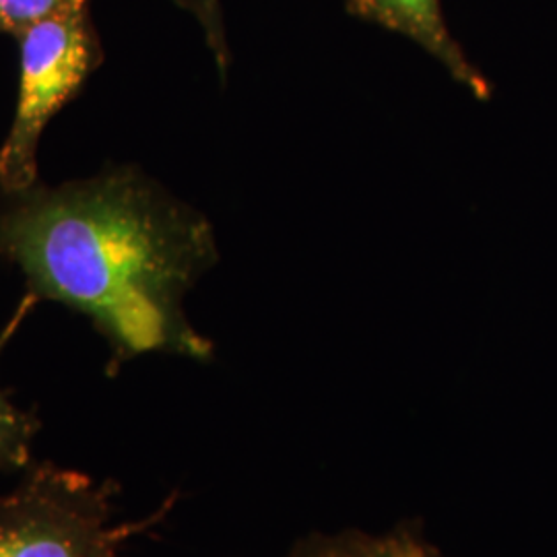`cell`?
<instances>
[{
    "instance_id": "3",
    "label": "cell",
    "mask_w": 557,
    "mask_h": 557,
    "mask_svg": "<svg viewBox=\"0 0 557 557\" xmlns=\"http://www.w3.org/2000/svg\"><path fill=\"white\" fill-rule=\"evenodd\" d=\"M20 91L0 145V190L38 182V147L46 126L73 100L103 60L89 0L40 21L17 36Z\"/></svg>"
},
{
    "instance_id": "6",
    "label": "cell",
    "mask_w": 557,
    "mask_h": 557,
    "mask_svg": "<svg viewBox=\"0 0 557 557\" xmlns=\"http://www.w3.org/2000/svg\"><path fill=\"white\" fill-rule=\"evenodd\" d=\"M38 301L25 294L15 310V314L0 331V358L17 335L25 317L34 310ZM41 421L36 411L23 409L11 395L0 386V471L2 473H25L32 469L34 460V442L40 434Z\"/></svg>"
},
{
    "instance_id": "4",
    "label": "cell",
    "mask_w": 557,
    "mask_h": 557,
    "mask_svg": "<svg viewBox=\"0 0 557 557\" xmlns=\"http://www.w3.org/2000/svg\"><path fill=\"white\" fill-rule=\"evenodd\" d=\"M347 11L416 41L478 100L490 98L487 81L450 34L440 0H347Z\"/></svg>"
},
{
    "instance_id": "1",
    "label": "cell",
    "mask_w": 557,
    "mask_h": 557,
    "mask_svg": "<svg viewBox=\"0 0 557 557\" xmlns=\"http://www.w3.org/2000/svg\"><path fill=\"white\" fill-rule=\"evenodd\" d=\"M0 260L36 301L94 324L110 347V376L147 354H215L184 312L188 292L220 260L215 230L135 165L0 190Z\"/></svg>"
},
{
    "instance_id": "5",
    "label": "cell",
    "mask_w": 557,
    "mask_h": 557,
    "mask_svg": "<svg viewBox=\"0 0 557 557\" xmlns=\"http://www.w3.org/2000/svg\"><path fill=\"white\" fill-rule=\"evenodd\" d=\"M285 557H450L446 556L423 527L409 520L384 533L343 529L335 533L314 531L298 539Z\"/></svg>"
},
{
    "instance_id": "2",
    "label": "cell",
    "mask_w": 557,
    "mask_h": 557,
    "mask_svg": "<svg viewBox=\"0 0 557 557\" xmlns=\"http://www.w3.org/2000/svg\"><path fill=\"white\" fill-rule=\"evenodd\" d=\"M114 479L34 462L20 483L0 496V557H124L133 537L156 527L174 506L140 520H116Z\"/></svg>"
},
{
    "instance_id": "8",
    "label": "cell",
    "mask_w": 557,
    "mask_h": 557,
    "mask_svg": "<svg viewBox=\"0 0 557 557\" xmlns=\"http://www.w3.org/2000/svg\"><path fill=\"white\" fill-rule=\"evenodd\" d=\"M83 0H0V34L20 36L32 25L54 17Z\"/></svg>"
},
{
    "instance_id": "7",
    "label": "cell",
    "mask_w": 557,
    "mask_h": 557,
    "mask_svg": "<svg viewBox=\"0 0 557 557\" xmlns=\"http://www.w3.org/2000/svg\"><path fill=\"white\" fill-rule=\"evenodd\" d=\"M182 11H188L202 29L209 50L213 52V59L218 64L221 81L227 79L232 52L227 46L223 13H221V0H172Z\"/></svg>"
}]
</instances>
